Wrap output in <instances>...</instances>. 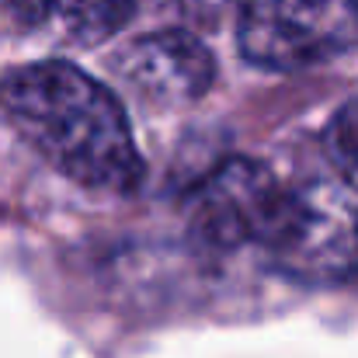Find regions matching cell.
I'll list each match as a JSON object with an SVG mask.
<instances>
[{"instance_id":"cell-1","label":"cell","mask_w":358,"mask_h":358,"mask_svg":"<svg viewBox=\"0 0 358 358\" xmlns=\"http://www.w3.org/2000/svg\"><path fill=\"white\" fill-rule=\"evenodd\" d=\"M0 108L17 136L63 178L91 192H132L143 160L119 98L73 63H31L0 80Z\"/></svg>"},{"instance_id":"cell-2","label":"cell","mask_w":358,"mask_h":358,"mask_svg":"<svg viewBox=\"0 0 358 358\" xmlns=\"http://www.w3.org/2000/svg\"><path fill=\"white\" fill-rule=\"evenodd\" d=\"M358 42V0H243L237 45L261 70H306Z\"/></svg>"},{"instance_id":"cell-3","label":"cell","mask_w":358,"mask_h":358,"mask_svg":"<svg viewBox=\"0 0 358 358\" xmlns=\"http://www.w3.org/2000/svg\"><path fill=\"white\" fill-rule=\"evenodd\" d=\"M292 188H285L264 164L234 157L216 167L188 202L192 237L213 250L264 247L271 254L289 213Z\"/></svg>"},{"instance_id":"cell-4","label":"cell","mask_w":358,"mask_h":358,"mask_svg":"<svg viewBox=\"0 0 358 358\" xmlns=\"http://www.w3.org/2000/svg\"><path fill=\"white\" fill-rule=\"evenodd\" d=\"M115 73L146 105L181 108L213 87L216 59L202 38L185 28H171L132 38L115 56Z\"/></svg>"},{"instance_id":"cell-5","label":"cell","mask_w":358,"mask_h":358,"mask_svg":"<svg viewBox=\"0 0 358 358\" xmlns=\"http://www.w3.org/2000/svg\"><path fill=\"white\" fill-rule=\"evenodd\" d=\"M21 24L66 45H98L132 17V0H10Z\"/></svg>"},{"instance_id":"cell-6","label":"cell","mask_w":358,"mask_h":358,"mask_svg":"<svg viewBox=\"0 0 358 358\" xmlns=\"http://www.w3.org/2000/svg\"><path fill=\"white\" fill-rule=\"evenodd\" d=\"M327 153L334 171H358V98L348 101L327 129Z\"/></svg>"},{"instance_id":"cell-7","label":"cell","mask_w":358,"mask_h":358,"mask_svg":"<svg viewBox=\"0 0 358 358\" xmlns=\"http://www.w3.org/2000/svg\"><path fill=\"white\" fill-rule=\"evenodd\" d=\"M160 3L188 24H216L230 10L243 7V0H160Z\"/></svg>"}]
</instances>
